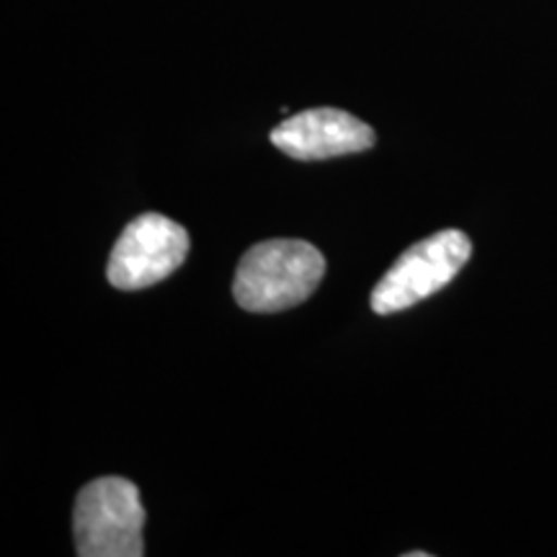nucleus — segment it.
I'll return each instance as SVG.
<instances>
[{"label": "nucleus", "mask_w": 557, "mask_h": 557, "mask_svg": "<svg viewBox=\"0 0 557 557\" xmlns=\"http://www.w3.org/2000/svg\"><path fill=\"white\" fill-rule=\"evenodd\" d=\"M271 143L295 160H329L369 150L377 135L348 111L323 107L289 116L271 132Z\"/></svg>", "instance_id": "obj_5"}, {"label": "nucleus", "mask_w": 557, "mask_h": 557, "mask_svg": "<svg viewBox=\"0 0 557 557\" xmlns=\"http://www.w3.org/2000/svg\"><path fill=\"white\" fill-rule=\"evenodd\" d=\"M406 557H429V553H423V549H418V553H408Z\"/></svg>", "instance_id": "obj_6"}, {"label": "nucleus", "mask_w": 557, "mask_h": 557, "mask_svg": "<svg viewBox=\"0 0 557 557\" xmlns=\"http://www.w3.org/2000/svg\"><path fill=\"white\" fill-rule=\"evenodd\" d=\"M189 256V233L158 212L139 214L124 227L109 259V284L135 292L169 278Z\"/></svg>", "instance_id": "obj_4"}, {"label": "nucleus", "mask_w": 557, "mask_h": 557, "mask_svg": "<svg viewBox=\"0 0 557 557\" xmlns=\"http://www.w3.org/2000/svg\"><path fill=\"white\" fill-rule=\"evenodd\" d=\"M145 508L132 480L99 478L78 493L73 513L81 557H143Z\"/></svg>", "instance_id": "obj_2"}, {"label": "nucleus", "mask_w": 557, "mask_h": 557, "mask_svg": "<svg viewBox=\"0 0 557 557\" xmlns=\"http://www.w3.org/2000/svg\"><path fill=\"white\" fill-rule=\"evenodd\" d=\"M472 256V243L462 230H442L410 246L389 267L372 292V310L395 315L442 292Z\"/></svg>", "instance_id": "obj_3"}, {"label": "nucleus", "mask_w": 557, "mask_h": 557, "mask_svg": "<svg viewBox=\"0 0 557 557\" xmlns=\"http://www.w3.org/2000/svg\"><path fill=\"white\" fill-rule=\"evenodd\" d=\"M323 274L325 259L312 243L267 240L243 256L233 295L248 312H282L310 299Z\"/></svg>", "instance_id": "obj_1"}]
</instances>
